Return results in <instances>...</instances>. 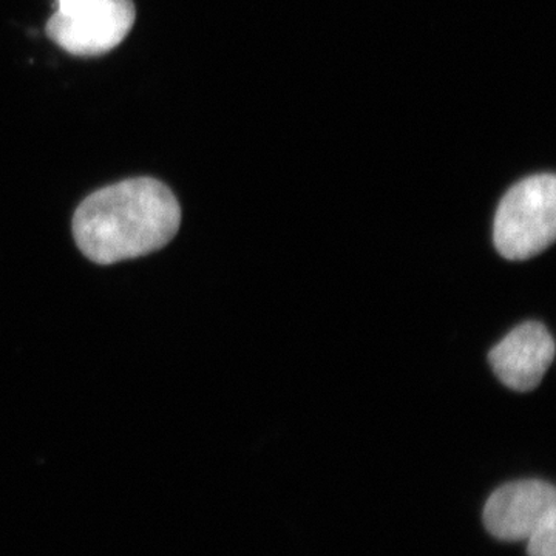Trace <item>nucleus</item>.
I'll list each match as a JSON object with an SVG mask.
<instances>
[{"instance_id":"f257e3e1","label":"nucleus","mask_w":556,"mask_h":556,"mask_svg":"<svg viewBox=\"0 0 556 556\" xmlns=\"http://www.w3.org/2000/svg\"><path fill=\"white\" fill-rule=\"evenodd\" d=\"M181 207L166 185L131 178L97 190L79 204L73 233L83 254L98 265L152 254L169 244Z\"/></svg>"},{"instance_id":"f03ea898","label":"nucleus","mask_w":556,"mask_h":556,"mask_svg":"<svg viewBox=\"0 0 556 556\" xmlns=\"http://www.w3.org/2000/svg\"><path fill=\"white\" fill-rule=\"evenodd\" d=\"M556 237V179L533 175L508 190L497 206L493 241L507 260H527L546 251Z\"/></svg>"},{"instance_id":"7ed1b4c3","label":"nucleus","mask_w":556,"mask_h":556,"mask_svg":"<svg viewBox=\"0 0 556 556\" xmlns=\"http://www.w3.org/2000/svg\"><path fill=\"white\" fill-rule=\"evenodd\" d=\"M137 11L131 0H79L56 11L47 25L53 42L76 56H98L129 35Z\"/></svg>"},{"instance_id":"20e7f679","label":"nucleus","mask_w":556,"mask_h":556,"mask_svg":"<svg viewBox=\"0 0 556 556\" xmlns=\"http://www.w3.org/2000/svg\"><path fill=\"white\" fill-rule=\"evenodd\" d=\"M556 518L555 486L529 479L500 486L486 500L484 525L497 540L522 541Z\"/></svg>"},{"instance_id":"39448f33","label":"nucleus","mask_w":556,"mask_h":556,"mask_svg":"<svg viewBox=\"0 0 556 556\" xmlns=\"http://www.w3.org/2000/svg\"><path fill=\"white\" fill-rule=\"evenodd\" d=\"M554 357V338L538 321L519 325L489 354L497 379L515 391H530L540 386Z\"/></svg>"},{"instance_id":"423d86ee","label":"nucleus","mask_w":556,"mask_h":556,"mask_svg":"<svg viewBox=\"0 0 556 556\" xmlns=\"http://www.w3.org/2000/svg\"><path fill=\"white\" fill-rule=\"evenodd\" d=\"M527 540L529 556H556V518L541 526Z\"/></svg>"},{"instance_id":"0eeeda50","label":"nucleus","mask_w":556,"mask_h":556,"mask_svg":"<svg viewBox=\"0 0 556 556\" xmlns=\"http://www.w3.org/2000/svg\"><path fill=\"white\" fill-rule=\"evenodd\" d=\"M79 2V0H58L60 3V9L58 11L67 10L68 7H72L73 3Z\"/></svg>"}]
</instances>
